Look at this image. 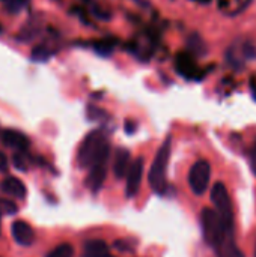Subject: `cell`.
<instances>
[{
	"mask_svg": "<svg viewBox=\"0 0 256 257\" xmlns=\"http://www.w3.org/2000/svg\"><path fill=\"white\" fill-rule=\"evenodd\" d=\"M110 158V143L106 134L100 130L89 133L78 148L77 163L83 169H91L95 164H107Z\"/></svg>",
	"mask_w": 256,
	"mask_h": 257,
	"instance_id": "obj_1",
	"label": "cell"
},
{
	"mask_svg": "<svg viewBox=\"0 0 256 257\" xmlns=\"http://www.w3.org/2000/svg\"><path fill=\"white\" fill-rule=\"evenodd\" d=\"M201 224L204 239L213 250H217L226 239L235 236V226L225 223L216 209L205 208L201 214Z\"/></svg>",
	"mask_w": 256,
	"mask_h": 257,
	"instance_id": "obj_2",
	"label": "cell"
},
{
	"mask_svg": "<svg viewBox=\"0 0 256 257\" xmlns=\"http://www.w3.org/2000/svg\"><path fill=\"white\" fill-rule=\"evenodd\" d=\"M170 148H172V139L169 136L164 140V143L160 146V149L157 151L152 166L149 169L148 182L157 194H164L169 187L166 172H167V166H169V160H170Z\"/></svg>",
	"mask_w": 256,
	"mask_h": 257,
	"instance_id": "obj_3",
	"label": "cell"
},
{
	"mask_svg": "<svg viewBox=\"0 0 256 257\" xmlns=\"http://www.w3.org/2000/svg\"><path fill=\"white\" fill-rule=\"evenodd\" d=\"M256 59V45L249 38H237L225 51L226 65L235 71H241L247 62Z\"/></svg>",
	"mask_w": 256,
	"mask_h": 257,
	"instance_id": "obj_4",
	"label": "cell"
},
{
	"mask_svg": "<svg viewBox=\"0 0 256 257\" xmlns=\"http://www.w3.org/2000/svg\"><path fill=\"white\" fill-rule=\"evenodd\" d=\"M211 202L217 211V214L222 217V220L228 224H234V209L228 188L223 182H216L211 190Z\"/></svg>",
	"mask_w": 256,
	"mask_h": 257,
	"instance_id": "obj_5",
	"label": "cell"
},
{
	"mask_svg": "<svg viewBox=\"0 0 256 257\" xmlns=\"http://www.w3.org/2000/svg\"><path fill=\"white\" fill-rule=\"evenodd\" d=\"M210 179H211L210 163L205 160L196 161L189 172V185H190L192 191L196 196H202L210 185Z\"/></svg>",
	"mask_w": 256,
	"mask_h": 257,
	"instance_id": "obj_6",
	"label": "cell"
},
{
	"mask_svg": "<svg viewBox=\"0 0 256 257\" xmlns=\"http://www.w3.org/2000/svg\"><path fill=\"white\" fill-rule=\"evenodd\" d=\"M142 176H143V158H137L136 161L131 163L130 170L127 173V185H125V196L128 199L134 197L139 193L140 184H142Z\"/></svg>",
	"mask_w": 256,
	"mask_h": 257,
	"instance_id": "obj_7",
	"label": "cell"
},
{
	"mask_svg": "<svg viewBox=\"0 0 256 257\" xmlns=\"http://www.w3.org/2000/svg\"><path fill=\"white\" fill-rule=\"evenodd\" d=\"M11 233H12V238L15 239V242L23 245V247H29L35 241L33 229L30 227V224H27L23 220L14 221V224L11 226Z\"/></svg>",
	"mask_w": 256,
	"mask_h": 257,
	"instance_id": "obj_8",
	"label": "cell"
},
{
	"mask_svg": "<svg viewBox=\"0 0 256 257\" xmlns=\"http://www.w3.org/2000/svg\"><path fill=\"white\" fill-rule=\"evenodd\" d=\"M2 142L5 146L15 149L17 152H26L29 148V139L26 134L17 130H5L2 133Z\"/></svg>",
	"mask_w": 256,
	"mask_h": 257,
	"instance_id": "obj_9",
	"label": "cell"
},
{
	"mask_svg": "<svg viewBox=\"0 0 256 257\" xmlns=\"http://www.w3.org/2000/svg\"><path fill=\"white\" fill-rule=\"evenodd\" d=\"M106 175H107V164H95L89 169V175L86 178V187L94 193L97 194L103 184H104V179H106Z\"/></svg>",
	"mask_w": 256,
	"mask_h": 257,
	"instance_id": "obj_10",
	"label": "cell"
},
{
	"mask_svg": "<svg viewBox=\"0 0 256 257\" xmlns=\"http://www.w3.org/2000/svg\"><path fill=\"white\" fill-rule=\"evenodd\" d=\"M130 166H131V154L127 149L119 148L116 151L115 161H113V173H115V176L118 179L125 178L128 170H130Z\"/></svg>",
	"mask_w": 256,
	"mask_h": 257,
	"instance_id": "obj_11",
	"label": "cell"
},
{
	"mask_svg": "<svg viewBox=\"0 0 256 257\" xmlns=\"http://www.w3.org/2000/svg\"><path fill=\"white\" fill-rule=\"evenodd\" d=\"M2 190L8 196H11L14 199H18V200H23L26 197V187H24V184L18 178H14V176H9V178H6L2 182Z\"/></svg>",
	"mask_w": 256,
	"mask_h": 257,
	"instance_id": "obj_12",
	"label": "cell"
},
{
	"mask_svg": "<svg viewBox=\"0 0 256 257\" xmlns=\"http://www.w3.org/2000/svg\"><path fill=\"white\" fill-rule=\"evenodd\" d=\"M84 257H115L112 256L109 245L101 239H89L83 245Z\"/></svg>",
	"mask_w": 256,
	"mask_h": 257,
	"instance_id": "obj_13",
	"label": "cell"
},
{
	"mask_svg": "<svg viewBox=\"0 0 256 257\" xmlns=\"http://www.w3.org/2000/svg\"><path fill=\"white\" fill-rule=\"evenodd\" d=\"M217 257H244V253L238 248L235 236L226 239L217 250H214Z\"/></svg>",
	"mask_w": 256,
	"mask_h": 257,
	"instance_id": "obj_14",
	"label": "cell"
},
{
	"mask_svg": "<svg viewBox=\"0 0 256 257\" xmlns=\"http://www.w3.org/2000/svg\"><path fill=\"white\" fill-rule=\"evenodd\" d=\"M189 48H190V51L192 53H195L196 56H204V54H207V44L204 42V39L201 38V36H198V35H192L190 38H189Z\"/></svg>",
	"mask_w": 256,
	"mask_h": 257,
	"instance_id": "obj_15",
	"label": "cell"
},
{
	"mask_svg": "<svg viewBox=\"0 0 256 257\" xmlns=\"http://www.w3.org/2000/svg\"><path fill=\"white\" fill-rule=\"evenodd\" d=\"M74 256V248L71 244H59L54 247L47 257H72Z\"/></svg>",
	"mask_w": 256,
	"mask_h": 257,
	"instance_id": "obj_16",
	"label": "cell"
},
{
	"mask_svg": "<svg viewBox=\"0 0 256 257\" xmlns=\"http://www.w3.org/2000/svg\"><path fill=\"white\" fill-rule=\"evenodd\" d=\"M29 158L26 157V152H15L12 155V164L17 170L20 172H26L29 169Z\"/></svg>",
	"mask_w": 256,
	"mask_h": 257,
	"instance_id": "obj_17",
	"label": "cell"
},
{
	"mask_svg": "<svg viewBox=\"0 0 256 257\" xmlns=\"http://www.w3.org/2000/svg\"><path fill=\"white\" fill-rule=\"evenodd\" d=\"M18 208L14 200L9 199H0V215H14L17 214Z\"/></svg>",
	"mask_w": 256,
	"mask_h": 257,
	"instance_id": "obj_18",
	"label": "cell"
},
{
	"mask_svg": "<svg viewBox=\"0 0 256 257\" xmlns=\"http://www.w3.org/2000/svg\"><path fill=\"white\" fill-rule=\"evenodd\" d=\"M113 247L121 253H134L136 250V245L131 239H116L113 242Z\"/></svg>",
	"mask_w": 256,
	"mask_h": 257,
	"instance_id": "obj_19",
	"label": "cell"
},
{
	"mask_svg": "<svg viewBox=\"0 0 256 257\" xmlns=\"http://www.w3.org/2000/svg\"><path fill=\"white\" fill-rule=\"evenodd\" d=\"M50 50H47V48H44V47H38V48H35L33 50V53H32V57H33V60H36V62H45L47 59H50Z\"/></svg>",
	"mask_w": 256,
	"mask_h": 257,
	"instance_id": "obj_20",
	"label": "cell"
},
{
	"mask_svg": "<svg viewBox=\"0 0 256 257\" xmlns=\"http://www.w3.org/2000/svg\"><path fill=\"white\" fill-rule=\"evenodd\" d=\"M9 167V161H8V157L5 152L0 151V172H6Z\"/></svg>",
	"mask_w": 256,
	"mask_h": 257,
	"instance_id": "obj_21",
	"label": "cell"
},
{
	"mask_svg": "<svg viewBox=\"0 0 256 257\" xmlns=\"http://www.w3.org/2000/svg\"><path fill=\"white\" fill-rule=\"evenodd\" d=\"M249 158H250V169H252V172H253V175L256 176V145L250 149V155H249Z\"/></svg>",
	"mask_w": 256,
	"mask_h": 257,
	"instance_id": "obj_22",
	"label": "cell"
},
{
	"mask_svg": "<svg viewBox=\"0 0 256 257\" xmlns=\"http://www.w3.org/2000/svg\"><path fill=\"white\" fill-rule=\"evenodd\" d=\"M125 130H127V133H128V134H131V133L136 130V123H133V122L127 120V122H125Z\"/></svg>",
	"mask_w": 256,
	"mask_h": 257,
	"instance_id": "obj_23",
	"label": "cell"
},
{
	"mask_svg": "<svg viewBox=\"0 0 256 257\" xmlns=\"http://www.w3.org/2000/svg\"><path fill=\"white\" fill-rule=\"evenodd\" d=\"M238 2L241 3V5H240V11H241V9H244L247 5H250V3H252V0H238Z\"/></svg>",
	"mask_w": 256,
	"mask_h": 257,
	"instance_id": "obj_24",
	"label": "cell"
},
{
	"mask_svg": "<svg viewBox=\"0 0 256 257\" xmlns=\"http://www.w3.org/2000/svg\"><path fill=\"white\" fill-rule=\"evenodd\" d=\"M196 2H201V3H208L210 0H196Z\"/></svg>",
	"mask_w": 256,
	"mask_h": 257,
	"instance_id": "obj_25",
	"label": "cell"
},
{
	"mask_svg": "<svg viewBox=\"0 0 256 257\" xmlns=\"http://www.w3.org/2000/svg\"><path fill=\"white\" fill-rule=\"evenodd\" d=\"M255 257H256V247H255Z\"/></svg>",
	"mask_w": 256,
	"mask_h": 257,
	"instance_id": "obj_26",
	"label": "cell"
},
{
	"mask_svg": "<svg viewBox=\"0 0 256 257\" xmlns=\"http://www.w3.org/2000/svg\"><path fill=\"white\" fill-rule=\"evenodd\" d=\"M0 218H2V215H0Z\"/></svg>",
	"mask_w": 256,
	"mask_h": 257,
	"instance_id": "obj_27",
	"label": "cell"
}]
</instances>
